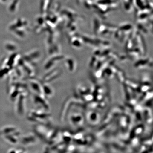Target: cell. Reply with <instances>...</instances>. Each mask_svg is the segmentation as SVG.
Masks as SVG:
<instances>
[{
	"label": "cell",
	"mask_w": 153,
	"mask_h": 153,
	"mask_svg": "<svg viewBox=\"0 0 153 153\" xmlns=\"http://www.w3.org/2000/svg\"><path fill=\"white\" fill-rule=\"evenodd\" d=\"M51 117V114L49 111L38 108L30 111L27 116L29 121L47 126L50 123Z\"/></svg>",
	"instance_id": "cell-1"
},
{
	"label": "cell",
	"mask_w": 153,
	"mask_h": 153,
	"mask_svg": "<svg viewBox=\"0 0 153 153\" xmlns=\"http://www.w3.org/2000/svg\"><path fill=\"white\" fill-rule=\"evenodd\" d=\"M27 93L26 91L20 94L15 100V111L18 116L22 117L26 112V99Z\"/></svg>",
	"instance_id": "cell-2"
},
{
	"label": "cell",
	"mask_w": 153,
	"mask_h": 153,
	"mask_svg": "<svg viewBox=\"0 0 153 153\" xmlns=\"http://www.w3.org/2000/svg\"><path fill=\"white\" fill-rule=\"evenodd\" d=\"M39 138L34 132L22 135L19 140V143L24 146H30L38 143Z\"/></svg>",
	"instance_id": "cell-3"
},
{
	"label": "cell",
	"mask_w": 153,
	"mask_h": 153,
	"mask_svg": "<svg viewBox=\"0 0 153 153\" xmlns=\"http://www.w3.org/2000/svg\"><path fill=\"white\" fill-rule=\"evenodd\" d=\"M48 99L44 95L34 94L33 95V103L38 107L44 110L49 111L50 105L48 101Z\"/></svg>",
	"instance_id": "cell-4"
},
{
	"label": "cell",
	"mask_w": 153,
	"mask_h": 153,
	"mask_svg": "<svg viewBox=\"0 0 153 153\" xmlns=\"http://www.w3.org/2000/svg\"><path fill=\"white\" fill-rule=\"evenodd\" d=\"M48 126L39 124H36L34 126L33 132L38 137L39 139L46 141L47 134L49 131Z\"/></svg>",
	"instance_id": "cell-5"
},
{
	"label": "cell",
	"mask_w": 153,
	"mask_h": 153,
	"mask_svg": "<svg viewBox=\"0 0 153 153\" xmlns=\"http://www.w3.org/2000/svg\"><path fill=\"white\" fill-rule=\"evenodd\" d=\"M28 85L34 94L44 95L42 91V82L38 81L33 77H30L28 81Z\"/></svg>",
	"instance_id": "cell-6"
},
{
	"label": "cell",
	"mask_w": 153,
	"mask_h": 153,
	"mask_svg": "<svg viewBox=\"0 0 153 153\" xmlns=\"http://www.w3.org/2000/svg\"><path fill=\"white\" fill-rule=\"evenodd\" d=\"M22 135L21 131L18 129L14 133L5 135L2 137L6 142L12 145H16L19 143V140Z\"/></svg>",
	"instance_id": "cell-7"
},
{
	"label": "cell",
	"mask_w": 153,
	"mask_h": 153,
	"mask_svg": "<svg viewBox=\"0 0 153 153\" xmlns=\"http://www.w3.org/2000/svg\"><path fill=\"white\" fill-rule=\"evenodd\" d=\"M18 128L14 126L8 125L3 127L1 128L0 129V135H5L10 134L14 133L18 130Z\"/></svg>",
	"instance_id": "cell-8"
},
{
	"label": "cell",
	"mask_w": 153,
	"mask_h": 153,
	"mask_svg": "<svg viewBox=\"0 0 153 153\" xmlns=\"http://www.w3.org/2000/svg\"><path fill=\"white\" fill-rule=\"evenodd\" d=\"M42 91L43 95L47 99L51 97L53 94L52 87L49 85V83L42 82Z\"/></svg>",
	"instance_id": "cell-9"
}]
</instances>
